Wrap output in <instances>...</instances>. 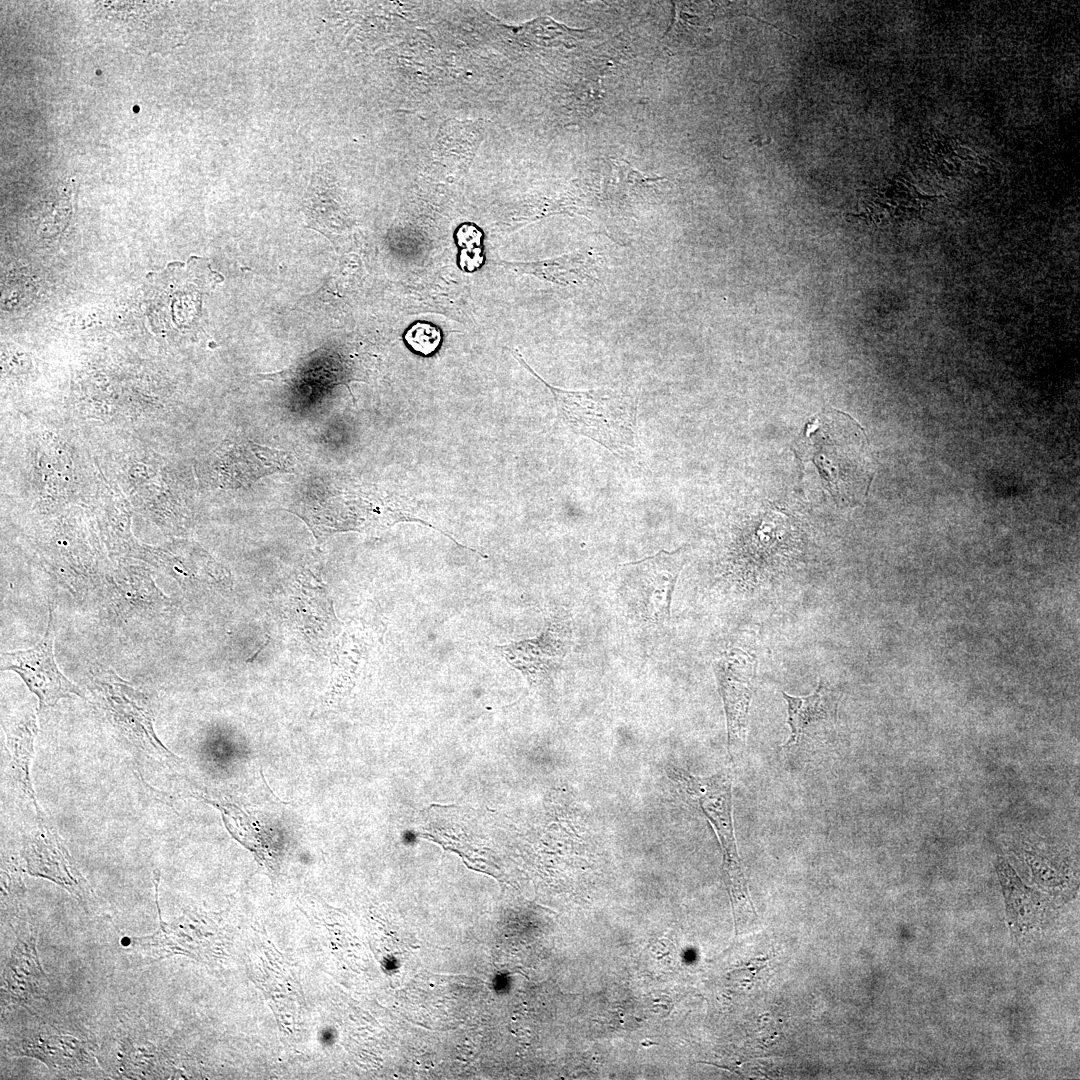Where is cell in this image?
<instances>
[{
    "instance_id": "1",
    "label": "cell",
    "mask_w": 1080,
    "mask_h": 1080,
    "mask_svg": "<svg viewBox=\"0 0 1080 1080\" xmlns=\"http://www.w3.org/2000/svg\"><path fill=\"white\" fill-rule=\"evenodd\" d=\"M803 468H815L823 489L836 503L854 505L867 495L874 469L864 430L838 410L814 416L794 448Z\"/></svg>"
},
{
    "instance_id": "8",
    "label": "cell",
    "mask_w": 1080,
    "mask_h": 1080,
    "mask_svg": "<svg viewBox=\"0 0 1080 1080\" xmlns=\"http://www.w3.org/2000/svg\"><path fill=\"white\" fill-rule=\"evenodd\" d=\"M8 1048L12 1055L33 1057L60 1071L83 1070L94 1064L84 1042L50 1029L24 1031L11 1040Z\"/></svg>"
},
{
    "instance_id": "13",
    "label": "cell",
    "mask_w": 1080,
    "mask_h": 1080,
    "mask_svg": "<svg viewBox=\"0 0 1080 1080\" xmlns=\"http://www.w3.org/2000/svg\"><path fill=\"white\" fill-rule=\"evenodd\" d=\"M782 695L787 702V723L791 730L784 747H792L810 725L829 717L832 712L831 692L820 681L815 691L806 696H792L785 692Z\"/></svg>"
},
{
    "instance_id": "11",
    "label": "cell",
    "mask_w": 1080,
    "mask_h": 1080,
    "mask_svg": "<svg viewBox=\"0 0 1080 1080\" xmlns=\"http://www.w3.org/2000/svg\"><path fill=\"white\" fill-rule=\"evenodd\" d=\"M338 357L335 352L328 350L324 346L309 353L284 370L259 376L273 381H281L296 390L308 389L309 393L323 392L327 388L343 382V377L335 365Z\"/></svg>"
},
{
    "instance_id": "6",
    "label": "cell",
    "mask_w": 1080,
    "mask_h": 1080,
    "mask_svg": "<svg viewBox=\"0 0 1080 1080\" xmlns=\"http://www.w3.org/2000/svg\"><path fill=\"white\" fill-rule=\"evenodd\" d=\"M756 666L753 655L737 648L722 652L713 661L726 715L731 757L734 750L745 744Z\"/></svg>"
},
{
    "instance_id": "4",
    "label": "cell",
    "mask_w": 1080,
    "mask_h": 1080,
    "mask_svg": "<svg viewBox=\"0 0 1080 1080\" xmlns=\"http://www.w3.org/2000/svg\"><path fill=\"white\" fill-rule=\"evenodd\" d=\"M687 560L684 545L622 566L619 593L635 619L652 624L670 619L674 589Z\"/></svg>"
},
{
    "instance_id": "3",
    "label": "cell",
    "mask_w": 1080,
    "mask_h": 1080,
    "mask_svg": "<svg viewBox=\"0 0 1080 1080\" xmlns=\"http://www.w3.org/2000/svg\"><path fill=\"white\" fill-rule=\"evenodd\" d=\"M669 779L711 824L723 852L726 883L735 911L755 915L747 881L737 852L732 818V777L729 770L701 777L674 765L666 766Z\"/></svg>"
},
{
    "instance_id": "12",
    "label": "cell",
    "mask_w": 1080,
    "mask_h": 1080,
    "mask_svg": "<svg viewBox=\"0 0 1080 1080\" xmlns=\"http://www.w3.org/2000/svg\"><path fill=\"white\" fill-rule=\"evenodd\" d=\"M520 273L532 274L550 282L569 286L585 285L596 279L598 258L591 249H581L559 257L510 264Z\"/></svg>"
},
{
    "instance_id": "2",
    "label": "cell",
    "mask_w": 1080,
    "mask_h": 1080,
    "mask_svg": "<svg viewBox=\"0 0 1080 1080\" xmlns=\"http://www.w3.org/2000/svg\"><path fill=\"white\" fill-rule=\"evenodd\" d=\"M514 358L552 393L558 414L575 433L586 436L614 454L626 457L636 447V399L627 391L612 387L565 390L544 380L512 350Z\"/></svg>"
},
{
    "instance_id": "7",
    "label": "cell",
    "mask_w": 1080,
    "mask_h": 1080,
    "mask_svg": "<svg viewBox=\"0 0 1080 1080\" xmlns=\"http://www.w3.org/2000/svg\"><path fill=\"white\" fill-rule=\"evenodd\" d=\"M571 645V628L566 619H551L540 635L498 647L507 661L520 670L531 684L548 678L561 666Z\"/></svg>"
},
{
    "instance_id": "5",
    "label": "cell",
    "mask_w": 1080,
    "mask_h": 1080,
    "mask_svg": "<svg viewBox=\"0 0 1080 1080\" xmlns=\"http://www.w3.org/2000/svg\"><path fill=\"white\" fill-rule=\"evenodd\" d=\"M53 612L50 608L45 634L32 648L1 654V670L20 675L39 700V709L54 706L70 695L82 696L80 689L59 670L54 658Z\"/></svg>"
},
{
    "instance_id": "16",
    "label": "cell",
    "mask_w": 1080,
    "mask_h": 1080,
    "mask_svg": "<svg viewBox=\"0 0 1080 1080\" xmlns=\"http://www.w3.org/2000/svg\"><path fill=\"white\" fill-rule=\"evenodd\" d=\"M405 341L417 353L430 355L439 347L440 331L429 323L417 322L405 333Z\"/></svg>"
},
{
    "instance_id": "15",
    "label": "cell",
    "mask_w": 1080,
    "mask_h": 1080,
    "mask_svg": "<svg viewBox=\"0 0 1080 1080\" xmlns=\"http://www.w3.org/2000/svg\"><path fill=\"white\" fill-rule=\"evenodd\" d=\"M122 1068L130 1077H157L158 1053L149 1043H135L125 1040L123 1043Z\"/></svg>"
},
{
    "instance_id": "9",
    "label": "cell",
    "mask_w": 1080,
    "mask_h": 1080,
    "mask_svg": "<svg viewBox=\"0 0 1080 1080\" xmlns=\"http://www.w3.org/2000/svg\"><path fill=\"white\" fill-rule=\"evenodd\" d=\"M224 463V481L230 487H246L275 472H289L294 467L292 455L286 451L244 440L230 446Z\"/></svg>"
},
{
    "instance_id": "14",
    "label": "cell",
    "mask_w": 1080,
    "mask_h": 1080,
    "mask_svg": "<svg viewBox=\"0 0 1080 1080\" xmlns=\"http://www.w3.org/2000/svg\"><path fill=\"white\" fill-rule=\"evenodd\" d=\"M37 732L34 716H28L21 722L6 729L8 747L13 759V767L22 788L32 798V789L28 776V764L32 754L33 738ZM34 799V798H33Z\"/></svg>"
},
{
    "instance_id": "10",
    "label": "cell",
    "mask_w": 1080,
    "mask_h": 1080,
    "mask_svg": "<svg viewBox=\"0 0 1080 1080\" xmlns=\"http://www.w3.org/2000/svg\"><path fill=\"white\" fill-rule=\"evenodd\" d=\"M3 983L2 995L11 1003H28L43 997L48 979L32 933L16 943L4 969Z\"/></svg>"
}]
</instances>
